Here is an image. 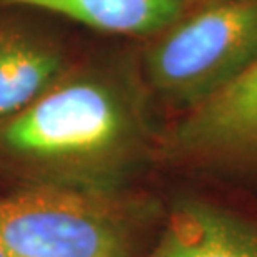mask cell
I'll return each instance as SVG.
<instances>
[{"mask_svg": "<svg viewBox=\"0 0 257 257\" xmlns=\"http://www.w3.org/2000/svg\"><path fill=\"white\" fill-rule=\"evenodd\" d=\"M257 152V62L161 134L159 162L197 181Z\"/></svg>", "mask_w": 257, "mask_h": 257, "instance_id": "obj_4", "label": "cell"}, {"mask_svg": "<svg viewBox=\"0 0 257 257\" xmlns=\"http://www.w3.org/2000/svg\"><path fill=\"white\" fill-rule=\"evenodd\" d=\"M146 257H257V207L204 187L181 195Z\"/></svg>", "mask_w": 257, "mask_h": 257, "instance_id": "obj_5", "label": "cell"}, {"mask_svg": "<svg viewBox=\"0 0 257 257\" xmlns=\"http://www.w3.org/2000/svg\"><path fill=\"white\" fill-rule=\"evenodd\" d=\"M166 210L137 187L22 182L0 195V245L15 257H146Z\"/></svg>", "mask_w": 257, "mask_h": 257, "instance_id": "obj_2", "label": "cell"}, {"mask_svg": "<svg viewBox=\"0 0 257 257\" xmlns=\"http://www.w3.org/2000/svg\"><path fill=\"white\" fill-rule=\"evenodd\" d=\"M257 62V0H200L149 40L141 75L177 115L202 105Z\"/></svg>", "mask_w": 257, "mask_h": 257, "instance_id": "obj_3", "label": "cell"}, {"mask_svg": "<svg viewBox=\"0 0 257 257\" xmlns=\"http://www.w3.org/2000/svg\"><path fill=\"white\" fill-rule=\"evenodd\" d=\"M200 0H0L2 7L44 10L105 34L154 39Z\"/></svg>", "mask_w": 257, "mask_h": 257, "instance_id": "obj_7", "label": "cell"}, {"mask_svg": "<svg viewBox=\"0 0 257 257\" xmlns=\"http://www.w3.org/2000/svg\"><path fill=\"white\" fill-rule=\"evenodd\" d=\"M0 257H15L10 250H7L4 247V245H0Z\"/></svg>", "mask_w": 257, "mask_h": 257, "instance_id": "obj_8", "label": "cell"}, {"mask_svg": "<svg viewBox=\"0 0 257 257\" xmlns=\"http://www.w3.org/2000/svg\"><path fill=\"white\" fill-rule=\"evenodd\" d=\"M141 70L74 67L0 122V167L22 182L124 189L159 161Z\"/></svg>", "mask_w": 257, "mask_h": 257, "instance_id": "obj_1", "label": "cell"}, {"mask_svg": "<svg viewBox=\"0 0 257 257\" xmlns=\"http://www.w3.org/2000/svg\"><path fill=\"white\" fill-rule=\"evenodd\" d=\"M70 69L55 40L17 25L0 27V122L27 109Z\"/></svg>", "mask_w": 257, "mask_h": 257, "instance_id": "obj_6", "label": "cell"}]
</instances>
